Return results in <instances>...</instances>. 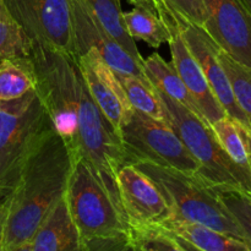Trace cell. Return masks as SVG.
<instances>
[{"mask_svg": "<svg viewBox=\"0 0 251 251\" xmlns=\"http://www.w3.org/2000/svg\"><path fill=\"white\" fill-rule=\"evenodd\" d=\"M73 156L54 126L47 130L27 156L17 183L7 196L2 251H21L51 208L65 195Z\"/></svg>", "mask_w": 251, "mask_h": 251, "instance_id": "6da1fadb", "label": "cell"}, {"mask_svg": "<svg viewBox=\"0 0 251 251\" xmlns=\"http://www.w3.org/2000/svg\"><path fill=\"white\" fill-rule=\"evenodd\" d=\"M132 164L161 189L171 208V217L201 223L248 244L244 232L220 200L212 184L198 174L184 173L151 162L137 161Z\"/></svg>", "mask_w": 251, "mask_h": 251, "instance_id": "7a4b0ae2", "label": "cell"}, {"mask_svg": "<svg viewBox=\"0 0 251 251\" xmlns=\"http://www.w3.org/2000/svg\"><path fill=\"white\" fill-rule=\"evenodd\" d=\"M36 73V91L48 113L55 131L63 137L73 156L78 150L77 65L65 54L32 42L31 53Z\"/></svg>", "mask_w": 251, "mask_h": 251, "instance_id": "3957f363", "label": "cell"}, {"mask_svg": "<svg viewBox=\"0 0 251 251\" xmlns=\"http://www.w3.org/2000/svg\"><path fill=\"white\" fill-rule=\"evenodd\" d=\"M53 126L36 88L0 100V190L9 196L22 166L42 135Z\"/></svg>", "mask_w": 251, "mask_h": 251, "instance_id": "277c9868", "label": "cell"}, {"mask_svg": "<svg viewBox=\"0 0 251 251\" xmlns=\"http://www.w3.org/2000/svg\"><path fill=\"white\" fill-rule=\"evenodd\" d=\"M65 196L81 242L127 232L124 211L83 157L73 161Z\"/></svg>", "mask_w": 251, "mask_h": 251, "instance_id": "5b68a950", "label": "cell"}, {"mask_svg": "<svg viewBox=\"0 0 251 251\" xmlns=\"http://www.w3.org/2000/svg\"><path fill=\"white\" fill-rule=\"evenodd\" d=\"M159 95L168 113L169 124L200 164L199 176L210 184L239 186L251 191V178L228 157L210 123L180 103Z\"/></svg>", "mask_w": 251, "mask_h": 251, "instance_id": "8992f818", "label": "cell"}, {"mask_svg": "<svg viewBox=\"0 0 251 251\" xmlns=\"http://www.w3.org/2000/svg\"><path fill=\"white\" fill-rule=\"evenodd\" d=\"M77 157H83L91 164L117 205L124 211L118 190L117 174L120 167L126 163V153L122 140L88 95L82 77L78 86Z\"/></svg>", "mask_w": 251, "mask_h": 251, "instance_id": "52a82bcc", "label": "cell"}, {"mask_svg": "<svg viewBox=\"0 0 251 251\" xmlns=\"http://www.w3.org/2000/svg\"><path fill=\"white\" fill-rule=\"evenodd\" d=\"M120 140L126 153V163L151 162L188 174L200 173V164L168 123L132 110L129 122L122 127Z\"/></svg>", "mask_w": 251, "mask_h": 251, "instance_id": "ba28073f", "label": "cell"}, {"mask_svg": "<svg viewBox=\"0 0 251 251\" xmlns=\"http://www.w3.org/2000/svg\"><path fill=\"white\" fill-rule=\"evenodd\" d=\"M32 42L65 54L76 63L71 0H4Z\"/></svg>", "mask_w": 251, "mask_h": 251, "instance_id": "9c48e42d", "label": "cell"}, {"mask_svg": "<svg viewBox=\"0 0 251 251\" xmlns=\"http://www.w3.org/2000/svg\"><path fill=\"white\" fill-rule=\"evenodd\" d=\"M76 65L88 95L120 139L122 127L129 122L134 108L127 100L117 73L95 48L88 49L77 56Z\"/></svg>", "mask_w": 251, "mask_h": 251, "instance_id": "30bf717a", "label": "cell"}, {"mask_svg": "<svg viewBox=\"0 0 251 251\" xmlns=\"http://www.w3.org/2000/svg\"><path fill=\"white\" fill-rule=\"evenodd\" d=\"M203 28L221 49L251 68V15L242 0H202Z\"/></svg>", "mask_w": 251, "mask_h": 251, "instance_id": "8fae6325", "label": "cell"}, {"mask_svg": "<svg viewBox=\"0 0 251 251\" xmlns=\"http://www.w3.org/2000/svg\"><path fill=\"white\" fill-rule=\"evenodd\" d=\"M71 5L76 59L88 49L95 48L117 74L134 75L149 80L142 64L120 46L86 5L78 0H71Z\"/></svg>", "mask_w": 251, "mask_h": 251, "instance_id": "7c38bea8", "label": "cell"}, {"mask_svg": "<svg viewBox=\"0 0 251 251\" xmlns=\"http://www.w3.org/2000/svg\"><path fill=\"white\" fill-rule=\"evenodd\" d=\"M117 184L127 226L161 223L171 217V208L161 189L135 164L120 167Z\"/></svg>", "mask_w": 251, "mask_h": 251, "instance_id": "4fadbf2b", "label": "cell"}, {"mask_svg": "<svg viewBox=\"0 0 251 251\" xmlns=\"http://www.w3.org/2000/svg\"><path fill=\"white\" fill-rule=\"evenodd\" d=\"M180 31L189 49L202 69L211 90L215 93L216 98L226 110L228 117L233 118L244 126L250 127L244 112L235 100L226 70L218 60L220 46L213 41L212 37L206 32L203 27L191 24L184 19L181 20Z\"/></svg>", "mask_w": 251, "mask_h": 251, "instance_id": "5bb4252c", "label": "cell"}, {"mask_svg": "<svg viewBox=\"0 0 251 251\" xmlns=\"http://www.w3.org/2000/svg\"><path fill=\"white\" fill-rule=\"evenodd\" d=\"M168 44L171 49L172 64L190 95L193 96L203 118L211 125L225 118L227 113L211 90L207 78L195 56L189 49L180 28L172 29Z\"/></svg>", "mask_w": 251, "mask_h": 251, "instance_id": "9a60e30c", "label": "cell"}, {"mask_svg": "<svg viewBox=\"0 0 251 251\" xmlns=\"http://www.w3.org/2000/svg\"><path fill=\"white\" fill-rule=\"evenodd\" d=\"M21 251H81V238L63 195Z\"/></svg>", "mask_w": 251, "mask_h": 251, "instance_id": "2e32d148", "label": "cell"}, {"mask_svg": "<svg viewBox=\"0 0 251 251\" xmlns=\"http://www.w3.org/2000/svg\"><path fill=\"white\" fill-rule=\"evenodd\" d=\"M161 223L173 234L183 239L191 251H251L249 245L243 240L201 223L173 217H168Z\"/></svg>", "mask_w": 251, "mask_h": 251, "instance_id": "e0dca14e", "label": "cell"}, {"mask_svg": "<svg viewBox=\"0 0 251 251\" xmlns=\"http://www.w3.org/2000/svg\"><path fill=\"white\" fill-rule=\"evenodd\" d=\"M142 66L150 82L159 93L180 103L190 112L203 117L173 64L164 60L158 53H153L149 58L144 59Z\"/></svg>", "mask_w": 251, "mask_h": 251, "instance_id": "ac0fdd59", "label": "cell"}, {"mask_svg": "<svg viewBox=\"0 0 251 251\" xmlns=\"http://www.w3.org/2000/svg\"><path fill=\"white\" fill-rule=\"evenodd\" d=\"M36 73L31 56L0 60V100L22 97L36 88Z\"/></svg>", "mask_w": 251, "mask_h": 251, "instance_id": "d6986e66", "label": "cell"}, {"mask_svg": "<svg viewBox=\"0 0 251 251\" xmlns=\"http://www.w3.org/2000/svg\"><path fill=\"white\" fill-rule=\"evenodd\" d=\"M123 21L132 39H140L152 48H159L171 39V31L166 22L152 10L134 6L130 11L123 12Z\"/></svg>", "mask_w": 251, "mask_h": 251, "instance_id": "ffe728a7", "label": "cell"}, {"mask_svg": "<svg viewBox=\"0 0 251 251\" xmlns=\"http://www.w3.org/2000/svg\"><path fill=\"white\" fill-rule=\"evenodd\" d=\"M117 76L124 87L130 104L135 110L169 124L168 113L164 107L161 95L150 82V80H145L134 75H123V74H117Z\"/></svg>", "mask_w": 251, "mask_h": 251, "instance_id": "44dd1931", "label": "cell"}, {"mask_svg": "<svg viewBox=\"0 0 251 251\" xmlns=\"http://www.w3.org/2000/svg\"><path fill=\"white\" fill-rule=\"evenodd\" d=\"M98 17L103 26L120 43V46L139 63H144L135 39L127 33L123 21V10L120 0H78Z\"/></svg>", "mask_w": 251, "mask_h": 251, "instance_id": "7402d4cb", "label": "cell"}, {"mask_svg": "<svg viewBox=\"0 0 251 251\" xmlns=\"http://www.w3.org/2000/svg\"><path fill=\"white\" fill-rule=\"evenodd\" d=\"M132 251H183L180 239L162 223L127 226Z\"/></svg>", "mask_w": 251, "mask_h": 251, "instance_id": "603a6c76", "label": "cell"}, {"mask_svg": "<svg viewBox=\"0 0 251 251\" xmlns=\"http://www.w3.org/2000/svg\"><path fill=\"white\" fill-rule=\"evenodd\" d=\"M243 125V124H242ZM212 129L233 163L239 167L248 176L251 178V167L247 146L240 131V123L226 115L222 119L213 123Z\"/></svg>", "mask_w": 251, "mask_h": 251, "instance_id": "cb8c5ba5", "label": "cell"}, {"mask_svg": "<svg viewBox=\"0 0 251 251\" xmlns=\"http://www.w3.org/2000/svg\"><path fill=\"white\" fill-rule=\"evenodd\" d=\"M32 41L0 0V60L7 58L29 56Z\"/></svg>", "mask_w": 251, "mask_h": 251, "instance_id": "d4e9b609", "label": "cell"}, {"mask_svg": "<svg viewBox=\"0 0 251 251\" xmlns=\"http://www.w3.org/2000/svg\"><path fill=\"white\" fill-rule=\"evenodd\" d=\"M218 60L230 81L237 103L244 112L251 127V68L234 60L223 49H218Z\"/></svg>", "mask_w": 251, "mask_h": 251, "instance_id": "484cf974", "label": "cell"}, {"mask_svg": "<svg viewBox=\"0 0 251 251\" xmlns=\"http://www.w3.org/2000/svg\"><path fill=\"white\" fill-rule=\"evenodd\" d=\"M216 194L244 232L251 248V191L232 185L212 184Z\"/></svg>", "mask_w": 251, "mask_h": 251, "instance_id": "4316f807", "label": "cell"}, {"mask_svg": "<svg viewBox=\"0 0 251 251\" xmlns=\"http://www.w3.org/2000/svg\"><path fill=\"white\" fill-rule=\"evenodd\" d=\"M130 249L129 234L105 235V237L88 238L81 242V251H126Z\"/></svg>", "mask_w": 251, "mask_h": 251, "instance_id": "83f0119b", "label": "cell"}, {"mask_svg": "<svg viewBox=\"0 0 251 251\" xmlns=\"http://www.w3.org/2000/svg\"><path fill=\"white\" fill-rule=\"evenodd\" d=\"M167 4L186 21L202 27L206 20V9L202 0H166Z\"/></svg>", "mask_w": 251, "mask_h": 251, "instance_id": "f1b7e54d", "label": "cell"}, {"mask_svg": "<svg viewBox=\"0 0 251 251\" xmlns=\"http://www.w3.org/2000/svg\"><path fill=\"white\" fill-rule=\"evenodd\" d=\"M127 1L134 5V6L146 7V9H150L156 12V14H158V16L166 22L169 29L174 28L176 26L178 27V17H180V15L176 14L167 4L166 0H127Z\"/></svg>", "mask_w": 251, "mask_h": 251, "instance_id": "f546056e", "label": "cell"}, {"mask_svg": "<svg viewBox=\"0 0 251 251\" xmlns=\"http://www.w3.org/2000/svg\"><path fill=\"white\" fill-rule=\"evenodd\" d=\"M7 212H9V200L7 198L0 202V251H2V242H4L5 223H6Z\"/></svg>", "mask_w": 251, "mask_h": 251, "instance_id": "4dcf8cb0", "label": "cell"}, {"mask_svg": "<svg viewBox=\"0 0 251 251\" xmlns=\"http://www.w3.org/2000/svg\"><path fill=\"white\" fill-rule=\"evenodd\" d=\"M240 131H242L243 139H244L245 146H247L248 154H249V161L251 167V127H247L240 124Z\"/></svg>", "mask_w": 251, "mask_h": 251, "instance_id": "1f68e13d", "label": "cell"}, {"mask_svg": "<svg viewBox=\"0 0 251 251\" xmlns=\"http://www.w3.org/2000/svg\"><path fill=\"white\" fill-rule=\"evenodd\" d=\"M242 1H243V4L245 5V7H247L248 11H249L250 15H251V0H242Z\"/></svg>", "mask_w": 251, "mask_h": 251, "instance_id": "d6a6232c", "label": "cell"}, {"mask_svg": "<svg viewBox=\"0 0 251 251\" xmlns=\"http://www.w3.org/2000/svg\"><path fill=\"white\" fill-rule=\"evenodd\" d=\"M7 198V196L6 195H5V194L4 193H2V191L1 190H0V202H1V201H4L5 200V199H6Z\"/></svg>", "mask_w": 251, "mask_h": 251, "instance_id": "836d02e7", "label": "cell"}]
</instances>
